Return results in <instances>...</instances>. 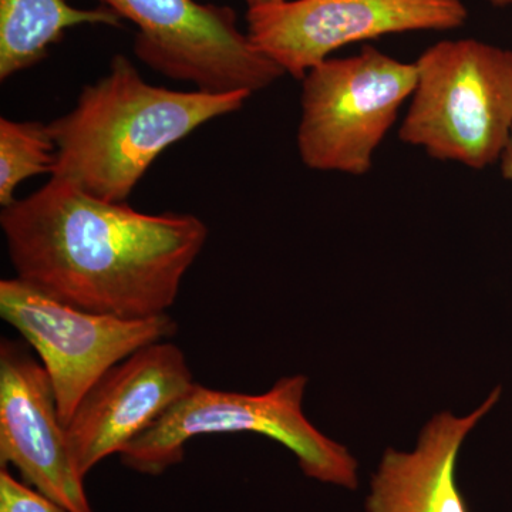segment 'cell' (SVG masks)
<instances>
[{
  "instance_id": "13",
  "label": "cell",
  "mask_w": 512,
  "mask_h": 512,
  "mask_svg": "<svg viewBox=\"0 0 512 512\" xmlns=\"http://www.w3.org/2000/svg\"><path fill=\"white\" fill-rule=\"evenodd\" d=\"M57 146L49 124L0 119V205L16 201L20 184L35 175L55 173Z\"/></svg>"
},
{
  "instance_id": "1",
  "label": "cell",
  "mask_w": 512,
  "mask_h": 512,
  "mask_svg": "<svg viewBox=\"0 0 512 512\" xmlns=\"http://www.w3.org/2000/svg\"><path fill=\"white\" fill-rule=\"evenodd\" d=\"M0 227L20 281L123 319L167 313L208 238L195 215L146 214L57 177L3 208Z\"/></svg>"
},
{
  "instance_id": "4",
  "label": "cell",
  "mask_w": 512,
  "mask_h": 512,
  "mask_svg": "<svg viewBox=\"0 0 512 512\" xmlns=\"http://www.w3.org/2000/svg\"><path fill=\"white\" fill-rule=\"evenodd\" d=\"M414 64L417 82L400 140L471 170L500 163L512 130V50L440 40Z\"/></svg>"
},
{
  "instance_id": "11",
  "label": "cell",
  "mask_w": 512,
  "mask_h": 512,
  "mask_svg": "<svg viewBox=\"0 0 512 512\" xmlns=\"http://www.w3.org/2000/svg\"><path fill=\"white\" fill-rule=\"evenodd\" d=\"M495 387L466 416L441 412L421 429L413 450L387 448L372 474L366 512H470L457 483V463L468 434L500 402Z\"/></svg>"
},
{
  "instance_id": "8",
  "label": "cell",
  "mask_w": 512,
  "mask_h": 512,
  "mask_svg": "<svg viewBox=\"0 0 512 512\" xmlns=\"http://www.w3.org/2000/svg\"><path fill=\"white\" fill-rule=\"evenodd\" d=\"M463 0H286L249 9L247 33L285 74L302 80L330 55L353 43L466 25Z\"/></svg>"
},
{
  "instance_id": "10",
  "label": "cell",
  "mask_w": 512,
  "mask_h": 512,
  "mask_svg": "<svg viewBox=\"0 0 512 512\" xmlns=\"http://www.w3.org/2000/svg\"><path fill=\"white\" fill-rule=\"evenodd\" d=\"M183 350L168 340L137 350L111 367L67 424L77 470L87 474L120 454L194 386Z\"/></svg>"
},
{
  "instance_id": "7",
  "label": "cell",
  "mask_w": 512,
  "mask_h": 512,
  "mask_svg": "<svg viewBox=\"0 0 512 512\" xmlns=\"http://www.w3.org/2000/svg\"><path fill=\"white\" fill-rule=\"evenodd\" d=\"M0 315L42 360L66 427L86 394L111 367L178 332L177 322L168 313L123 319L82 311L19 278L0 281Z\"/></svg>"
},
{
  "instance_id": "15",
  "label": "cell",
  "mask_w": 512,
  "mask_h": 512,
  "mask_svg": "<svg viewBox=\"0 0 512 512\" xmlns=\"http://www.w3.org/2000/svg\"><path fill=\"white\" fill-rule=\"evenodd\" d=\"M498 164H500L501 175H503L504 180L512 184V130L503 156H501L500 163Z\"/></svg>"
},
{
  "instance_id": "5",
  "label": "cell",
  "mask_w": 512,
  "mask_h": 512,
  "mask_svg": "<svg viewBox=\"0 0 512 512\" xmlns=\"http://www.w3.org/2000/svg\"><path fill=\"white\" fill-rule=\"evenodd\" d=\"M301 82L302 163L360 177L372 170L377 148L412 97L417 69L367 45L357 55L330 57Z\"/></svg>"
},
{
  "instance_id": "6",
  "label": "cell",
  "mask_w": 512,
  "mask_h": 512,
  "mask_svg": "<svg viewBox=\"0 0 512 512\" xmlns=\"http://www.w3.org/2000/svg\"><path fill=\"white\" fill-rule=\"evenodd\" d=\"M137 26L134 55L150 69L211 93L268 89L285 76L242 32L229 6L197 0H99Z\"/></svg>"
},
{
  "instance_id": "3",
  "label": "cell",
  "mask_w": 512,
  "mask_h": 512,
  "mask_svg": "<svg viewBox=\"0 0 512 512\" xmlns=\"http://www.w3.org/2000/svg\"><path fill=\"white\" fill-rule=\"evenodd\" d=\"M308 377H281L268 392H225L195 383L168 412L119 454L128 470L161 476L185 457V444L205 434L252 433L288 448L303 476L356 491L359 463L349 448L316 429L303 412Z\"/></svg>"
},
{
  "instance_id": "12",
  "label": "cell",
  "mask_w": 512,
  "mask_h": 512,
  "mask_svg": "<svg viewBox=\"0 0 512 512\" xmlns=\"http://www.w3.org/2000/svg\"><path fill=\"white\" fill-rule=\"evenodd\" d=\"M82 25L120 28L121 18L101 5L79 9L66 0H0V79L42 62L64 32Z\"/></svg>"
},
{
  "instance_id": "17",
  "label": "cell",
  "mask_w": 512,
  "mask_h": 512,
  "mask_svg": "<svg viewBox=\"0 0 512 512\" xmlns=\"http://www.w3.org/2000/svg\"><path fill=\"white\" fill-rule=\"evenodd\" d=\"M495 8H512V0H487Z\"/></svg>"
},
{
  "instance_id": "9",
  "label": "cell",
  "mask_w": 512,
  "mask_h": 512,
  "mask_svg": "<svg viewBox=\"0 0 512 512\" xmlns=\"http://www.w3.org/2000/svg\"><path fill=\"white\" fill-rule=\"evenodd\" d=\"M28 343L0 342V467L70 512H94L77 470L52 380Z\"/></svg>"
},
{
  "instance_id": "2",
  "label": "cell",
  "mask_w": 512,
  "mask_h": 512,
  "mask_svg": "<svg viewBox=\"0 0 512 512\" xmlns=\"http://www.w3.org/2000/svg\"><path fill=\"white\" fill-rule=\"evenodd\" d=\"M252 94L180 92L147 83L124 55L83 87L76 106L49 123L55 173L100 200L126 202L168 147L218 117L237 113Z\"/></svg>"
},
{
  "instance_id": "16",
  "label": "cell",
  "mask_w": 512,
  "mask_h": 512,
  "mask_svg": "<svg viewBox=\"0 0 512 512\" xmlns=\"http://www.w3.org/2000/svg\"><path fill=\"white\" fill-rule=\"evenodd\" d=\"M247 3L249 9L268 8V6L279 5L284 3L286 0H244Z\"/></svg>"
},
{
  "instance_id": "14",
  "label": "cell",
  "mask_w": 512,
  "mask_h": 512,
  "mask_svg": "<svg viewBox=\"0 0 512 512\" xmlns=\"http://www.w3.org/2000/svg\"><path fill=\"white\" fill-rule=\"evenodd\" d=\"M0 512H70L0 467Z\"/></svg>"
}]
</instances>
